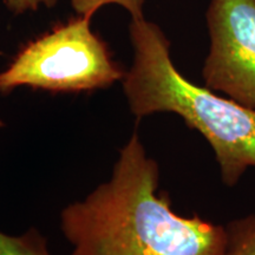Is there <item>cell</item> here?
Wrapping results in <instances>:
<instances>
[{"label": "cell", "instance_id": "cell-1", "mask_svg": "<svg viewBox=\"0 0 255 255\" xmlns=\"http://www.w3.org/2000/svg\"><path fill=\"white\" fill-rule=\"evenodd\" d=\"M158 186V163L133 132L110 180L60 213L70 255H221L225 226L175 213Z\"/></svg>", "mask_w": 255, "mask_h": 255}, {"label": "cell", "instance_id": "cell-2", "mask_svg": "<svg viewBox=\"0 0 255 255\" xmlns=\"http://www.w3.org/2000/svg\"><path fill=\"white\" fill-rule=\"evenodd\" d=\"M131 68L123 78L130 111L137 120L157 113L180 116L205 137L215 155L225 186L234 187L255 168V109L200 87L178 71L163 31L144 17L129 27Z\"/></svg>", "mask_w": 255, "mask_h": 255}, {"label": "cell", "instance_id": "cell-3", "mask_svg": "<svg viewBox=\"0 0 255 255\" xmlns=\"http://www.w3.org/2000/svg\"><path fill=\"white\" fill-rule=\"evenodd\" d=\"M126 72L108 45L79 15L30 41L0 72V92L27 87L50 92H83L109 88Z\"/></svg>", "mask_w": 255, "mask_h": 255}, {"label": "cell", "instance_id": "cell-4", "mask_svg": "<svg viewBox=\"0 0 255 255\" xmlns=\"http://www.w3.org/2000/svg\"><path fill=\"white\" fill-rule=\"evenodd\" d=\"M205 85L255 109V0H212Z\"/></svg>", "mask_w": 255, "mask_h": 255}, {"label": "cell", "instance_id": "cell-5", "mask_svg": "<svg viewBox=\"0 0 255 255\" xmlns=\"http://www.w3.org/2000/svg\"><path fill=\"white\" fill-rule=\"evenodd\" d=\"M225 228L226 242L221 255H255V214L232 220Z\"/></svg>", "mask_w": 255, "mask_h": 255}, {"label": "cell", "instance_id": "cell-6", "mask_svg": "<svg viewBox=\"0 0 255 255\" xmlns=\"http://www.w3.org/2000/svg\"><path fill=\"white\" fill-rule=\"evenodd\" d=\"M0 255H51L46 239L37 229L12 237L0 232Z\"/></svg>", "mask_w": 255, "mask_h": 255}, {"label": "cell", "instance_id": "cell-7", "mask_svg": "<svg viewBox=\"0 0 255 255\" xmlns=\"http://www.w3.org/2000/svg\"><path fill=\"white\" fill-rule=\"evenodd\" d=\"M145 0H71L72 7L82 17L91 18L96 11L109 4L121 5L131 14L132 18L142 17L143 4Z\"/></svg>", "mask_w": 255, "mask_h": 255}, {"label": "cell", "instance_id": "cell-8", "mask_svg": "<svg viewBox=\"0 0 255 255\" xmlns=\"http://www.w3.org/2000/svg\"><path fill=\"white\" fill-rule=\"evenodd\" d=\"M9 11L14 13H24L26 11H36L40 6L52 7L57 0H4Z\"/></svg>", "mask_w": 255, "mask_h": 255}, {"label": "cell", "instance_id": "cell-9", "mask_svg": "<svg viewBox=\"0 0 255 255\" xmlns=\"http://www.w3.org/2000/svg\"><path fill=\"white\" fill-rule=\"evenodd\" d=\"M4 126H5L4 122H1V121H0V128H2Z\"/></svg>", "mask_w": 255, "mask_h": 255}]
</instances>
